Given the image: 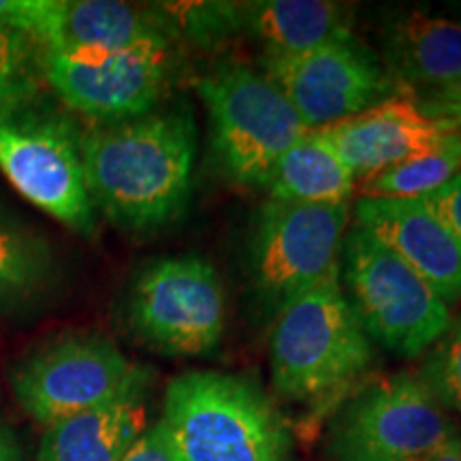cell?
I'll list each match as a JSON object with an SVG mask.
<instances>
[{
  "mask_svg": "<svg viewBox=\"0 0 461 461\" xmlns=\"http://www.w3.org/2000/svg\"><path fill=\"white\" fill-rule=\"evenodd\" d=\"M92 203L115 227L152 230L188 203L197 129L188 109L146 113L79 137Z\"/></svg>",
  "mask_w": 461,
  "mask_h": 461,
  "instance_id": "cell-1",
  "label": "cell"
},
{
  "mask_svg": "<svg viewBox=\"0 0 461 461\" xmlns=\"http://www.w3.org/2000/svg\"><path fill=\"white\" fill-rule=\"evenodd\" d=\"M160 423L176 461H286L285 419L252 380L221 372L173 378Z\"/></svg>",
  "mask_w": 461,
  "mask_h": 461,
  "instance_id": "cell-2",
  "label": "cell"
},
{
  "mask_svg": "<svg viewBox=\"0 0 461 461\" xmlns=\"http://www.w3.org/2000/svg\"><path fill=\"white\" fill-rule=\"evenodd\" d=\"M269 339L274 389L295 402L319 400L363 376L374 359L342 286V272L282 308Z\"/></svg>",
  "mask_w": 461,
  "mask_h": 461,
  "instance_id": "cell-3",
  "label": "cell"
},
{
  "mask_svg": "<svg viewBox=\"0 0 461 461\" xmlns=\"http://www.w3.org/2000/svg\"><path fill=\"white\" fill-rule=\"evenodd\" d=\"M339 267H344L346 299L363 331L391 353H425L451 325L445 299L357 224L346 230Z\"/></svg>",
  "mask_w": 461,
  "mask_h": 461,
  "instance_id": "cell-4",
  "label": "cell"
},
{
  "mask_svg": "<svg viewBox=\"0 0 461 461\" xmlns=\"http://www.w3.org/2000/svg\"><path fill=\"white\" fill-rule=\"evenodd\" d=\"M348 203L310 205L269 199L248 240V278L269 314L342 272Z\"/></svg>",
  "mask_w": 461,
  "mask_h": 461,
  "instance_id": "cell-5",
  "label": "cell"
},
{
  "mask_svg": "<svg viewBox=\"0 0 461 461\" xmlns=\"http://www.w3.org/2000/svg\"><path fill=\"white\" fill-rule=\"evenodd\" d=\"M455 428L417 374L383 376L357 391L327 434L331 461H429Z\"/></svg>",
  "mask_w": 461,
  "mask_h": 461,
  "instance_id": "cell-6",
  "label": "cell"
},
{
  "mask_svg": "<svg viewBox=\"0 0 461 461\" xmlns=\"http://www.w3.org/2000/svg\"><path fill=\"white\" fill-rule=\"evenodd\" d=\"M212 122V148L224 176L240 186H267L274 165L310 132L267 77L229 67L199 82Z\"/></svg>",
  "mask_w": 461,
  "mask_h": 461,
  "instance_id": "cell-7",
  "label": "cell"
},
{
  "mask_svg": "<svg viewBox=\"0 0 461 461\" xmlns=\"http://www.w3.org/2000/svg\"><path fill=\"white\" fill-rule=\"evenodd\" d=\"M126 321L132 333L169 357H203L221 344L227 297L214 265L203 257H167L132 282Z\"/></svg>",
  "mask_w": 461,
  "mask_h": 461,
  "instance_id": "cell-8",
  "label": "cell"
},
{
  "mask_svg": "<svg viewBox=\"0 0 461 461\" xmlns=\"http://www.w3.org/2000/svg\"><path fill=\"white\" fill-rule=\"evenodd\" d=\"M146 387V372L96 333L56 339L11 374L15 402L45 428Z\"/></svg>",
  "mask_w": 461,
  "mask_h": 461,
  "instance_id": "cell-9",
  "label": "cell"
},
{
  "mask_svg": "<svg viewBox=\"0 0 461 461\" xmlns=\"http://www.w3.org/2000/svg\"><path fill=\"white\" fill-rule=\"evenodd\" d=\"M0 171L45 214L82 235L95 233L79 137L67 118L32 109L3 115Z\"/></svg>",
  "mask_w": 461,
  "mask_h": 461,
  "instance_id": "cell-10",
  "label": "cell"
},
{
  "mask_svg": "<svg viewBox=\"0 0 461 461\" xmlns=\"http://www.w3.org/2000/svg\"><path fill=\"white\" fill-rule=\"evenodd\" d=\"M169 73L165 34L122 50L45 51L43 79L68 109L105 124L152 113Z\"/></svg>",
  "mask_w": 461,
  "mask_h": 461,
  "instance_id": "cell-11",
  "label": "cell"
},
{
  "mask_svg": "<svg viewBox=\"0 0 461 461\" xmlns=\"http://www.w3.org/2000/svg\"><path fill=\"white\" fill-rule=\"evenodd\" d=\"M265 77L295 107L310 131L353 118L402 95L384 67L353 39L302 54L263 56Z\"/></svg>",
  "mask_w": 461,
  "mask_h": 461,
  "instance_id": "cell-12",
  "label": "cell"
},
{
  "mask_svg": "<svg viewBox=\"0 0 461 461\" xmlns=\"http://www.w3.org/2000/svg\"><path fill=\"white\" fill-rule=\"evenodd\" d=\"M366 229L445 299H461V244L423 199H370L355 207Z\"/></svg>",
  "mask_w": 461,
  "mask_h": 461,
  "instance_id": "cell-13",
  "label": "cell"
},
{
  "mask_svg": "<svg viewBox=\"0 0 461 461\" xmlns=\"http://www.w3.org/2000/svg\"><path fill=\"white\" fill-rule=\"evenodd\" d=\"M316 131L353 176L363 180L429 152L453 132L445 122L420 113L408 95H395L353 118Z\"/></svg>",
  "mask_w": 461,
  "mask_h": 461,
  "instance_id": "cell-14",
  "label": "cell"
},
{
  "mask_svg": "<svg viewBox=\"0 0 461 461\" xmlns=\"http://www.w3.org/2000/svg\"><path fill=\"white\" fill-rule=\"evenodd\" d=\"M165 34L154 17L115 0H43L34 41L45 51L122 50Z\"/></svg>",
  "mask_w": 461,
  "mask_h": 461,
  "instance_id": "cell-15",
  "label": "cell"
},
{
  "mask_svg": "<svg viewBox=\"0 0 461 461\" xmlns=\"http://www.w3.org/2000/svg\"><path fill=\"white\" fill-rule=\"evenodd\" d=\"M383 48L402 95L436 88L461 75V20L412 11L389 24Z\"/></svg>",
  "mask_w": 461,
  "mask_h": 461,
  "instance_id": "cell-16",
  "label": "cell"
},
{
  "mask_svg": "<svg viewBox=\"0 0 461 461\" xmlns=\"http://www.w3.org/2000/svg\"><path fill=\"white\" fill-rule=\"evenodd\" d=\"M143 391L51 425L39 447V461H122L146 429Z\"/></svg>",
  "mask_w": 461,
  "mask_h": 461,
  "instance_id": "cell-17",
  "label": "cell"
},
{
  "mask_svg": "<svg viewBox=\"0 0 461 461\" xmlns=\"http://www.w3.org/2000/svg\"><path fill=\"white\" fill-rule=\"evenodd\" d=\"M241 28L263 43L265 54H302L353 39L350 9L327 0L241 3Z\"/></svg>",
  "mask_w": 461,
  "mask_h": 461,
  "instance_id": "cell-18",
  "label": "cell"
},
{
  "mask_svg": "<svg viewBox=\"0 0 461 461\" xmlns=\"http://www.w3.org/2000/svg\"><path fill=\"white\" fill-rule=\"evenodd\" d=\"M353 171L319 131L305 132L274 165L267 180L269 197L285 203H348L355 190Z\"/></svg>",
  "mask_w": 461,
  "mask_h": 461,
  "instance_id": "cell-19",
  "label": "cell"
},
{
  "mask_svg": "<svg viewBox=\"0 0 461 461\" xmlns=\"http://www.w3.org/2000/svg\"><path fill=\"white\" fill-rule=\"evenodd\" d=\"M461 171V135L448 132L440 146L367 177L363 193L370 199H423Z\"/></svg>",
  "mask_w": 461,
  "mask_h": 461,
  "instance_id": "cell-20",
  "label": "cell"
},
{
  "mask_svg": "<svg viewBox=\"0 0 461 461\" xmlns=\"http://www.w3.org/2000/svg\"><path fill=\"white\" fill-rule=\"evenodd\" d=\"M51 246L31 230L0 229V310L32 299L54 278Z\"/></svg>",
  "mask_w": 461,
  "mask_h": 461,
  "instance_id": "cell-21",
  "label": "cell"
},
{
  "mask_svg": "<svg viewBox=\"0 0 461 461\" xmlns=\"http://www.w3.org/2000/svg\"><path fill=\"white\" fill-rule=\"evenodd\" d=\"M41 79V45L24 31L0 24V118L31 109Z\"/></svg>",
  "mask_w": 461,
  "mask_h": 461,
  "instance_id": "cell-22",
  "label": "cell"
},
{
  "mask_svg": "<svg viewBox=\"0 0 461 461\" xmlns=\"http://www.w3.org/2000/svg\"><path fill=\"white\" fill-rule=\"evenodd\" d=\"M417 376L442 408L461 412V314L428 350Z\"/></svg>",
  "mask_w": 461,
  "mask_h": 461,
  "instance_id": "cell-23",
  "label": "cell"
},
{
  "mask_svg": "<svg viewBox=\"0 0 461 461\" xmlns=\"http://www.w3.org/2000/svg\"><path fill=\"white\" fill-rule=\"evenodd\" d=\"M419 112L438 122H455L461 120V75L453 82L436 86V88L420 90L411 95Z\"/></svg>",
  "mask_w": 461,
  "mask_h": 461,
  "instance_id": "cell-24",
  "label": "cell"
},
{
  "mask_svg": "<svg viewBox=\"0 0 461 461\" xmlns=\"http://www.w3.org/2000/svg\"><path fill=\"white\" fill-rule=\"evenodd\" d=\"M423 201L461 244V171Z\"/></svg>",
  "mask_w": 461,
  "mask_h": 461,
  "instance_id": "cell-25",
  "label": "cell"
},
{
  "mask_svg": "<svg viewBox=\"0 0 461 461\" xmlns=\"http://www.w3.org/2000/svg\"><path fill=\"white\" fill-rule=\"evenodd\" d=\"M122 461H176L165 425L158 420L157 425L143 431Z\"/></svg>",
  "mask_w": 461,
  "mask_h": 461,
  "instance_id": "cell-26",
  "label": "cell"
},
{
  "mask_svg": "<svg viewBox=\"0 0 461 461\" xmlns=\"http://www.w3.org/2000/svg\"><path fill=\"white\" fill-rule=\"evenodd\" d=\"M43 0H0V24L24 31L34 39Z\"/></svg>",
  "mask_w": 461,
  "mask_h": 461,
  "instance_id": "cell-27",
  "label": "cell"
},
{
  "mask_svg": "<svg viewBox=\"0 0 461 461\" xmlns=\"http://www.w3.org/2000/svg\"><path fill=\"white\" fill-rule=\"evenodd\" d=\"M0 461H24L20 448H17L14 436L0 425Z\"/></svg>",
  "mask_w": 461,
  "mask_h": 461,
  "instance_id": "cell-28",
  "label": "cell"
},
{
  "mask_svg": "<svg viewBox=\"0 0 461 461\" xmlns=\"http://www.w3.org/2000/svg\"><path fill=\"white\" fill-rule=\"evenodd\" d=\"M429 461H461V440L457 436L448 440Z\"/></svg>",
  "mask_w": 461,
  "mask_h": 461,
  "instance_id": "cell-29",
  "label": "cell"
},
{
  "mask_svg": "<svg viewBox=\"0 0 461 461\" xmlns=\"http://www.w3.org/2000/svg\"><path fill=\"white\" fill-rule=\"evenodd\" d=\"M445 124H447V122H445ZM447 126H448V129H451V131L459 132V135H461V120H455V122H448Z\"/></svg>",
  "mask_w": 461,
  "mask_h": 461,
  "instance_id": "cell-30",
  "label": "cell"
},
{
  "mask_svg": "<svg viewBox=\"0 0 461 461\" xmlns=\"http://www.w3.org/2000/svg\"><path fill=\"white\" fill-rule=\"evenodd\" d=\"M5 227H9V218L3 214V210H0V229H5Z\"/></svg>",
  "mask_w": 461,
  "mask_h": 461,
  "instance_id": "cell-31",
  "label": "cell"
}]
</instances>
